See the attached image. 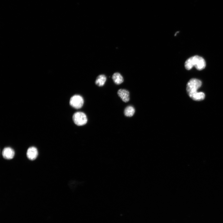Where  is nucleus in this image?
Wrapping results in <instances>:
<instances>
[{"mask_svg":"<svg viewBox=\"0 0 223 223\" xmlns=\"http://www.w3.org/2000/svg\"><path fill=\"white\" fill-rule=\"evenodd\" d=\"M202 83L200 80L196 79H191L187 85L186 90L189 96L196 101L203 100L205 95L202 92H198L197 90L201 87Z\"/></svg>","mask_w":223,"mask_h":223,"instance_id":"1","label":"nucleus"},{"mask_svg":"<svg viewBox=\"0 0 223 223\" xmlns=\"http://www.w3.org/2000/svg\"><path fill=\"white\" fill-rule=\"evenodd\" d=\"M184 66L186 69L188 70L191 69L194 66L197 69L201 70L205 68L206 62L202 58L195 55L186 61Z\"/></svg>","mask_w":223,"mask_h":223,"instance_id":"2","label":"nucleus"},{"mask_svg":"<svg viewBox=\"0 0 223 223\" xmlns=\"http://www.w3.org/2000/svg\"><path fill=\"white\" fill-rule=\"evenodd\" d=\"M73 120L74 123L78 126H83L87 122L86 115L83 112H78L73 114Z\"/></svg>","mask_w":223,"mask_h":223,"instance_id":"3","label":"nucleus"},{"mask_svg":"<svg viewBox=\"0 0 223 223\" xmlns=\"http://www.w3.org/2000/svg\"><path fill=\"white\" fill-rule=\"evenodd\" d=\"M84 103L83 98L79 95H75L72 96L69 101L70 106L76 109L81 108L83 105Z\"/></svg>","mask_w":223,"mask_h":223,"instance_id":"4","label":"nucleus"},{"mask_svg":"<svg viewBox=\"0 0 223 223\" xmlns=\"http://www.w3.org/2000/svg\"><path fill=\"white\" fill-rule=\"evenodd\" d=\"M38 152L35 147H31L27 150V155L28 158L30 160H35L38 157Z\"/></svg>","mask_w":223,"mask_h":223,"instance_id":"5","label":"nucleus"},{"mask_svg":"<svg viewBox=\"0 0 223 223\" xmlns=\"http://www.w3.org/2000/svg\"><path fill=\"white\" fill-rule=\"evenodd\" d=\"M119 97L124 102L126 103L129 101V92L125 89H120L117 92Z\"/></svg>","mask_w":223,"mask_h":223,"instance_id":"6","label":"nucleus"},{"mask_svg":"<svg viewBox=\"0 0 223 223\" xmlns=\"http://www.w3.org/2000/svg\"><path fill=\"white\" fill-rule=\"evenodd\" d=\"M3 158L6 159H12L15 155V152L10 147H6L4 149L2 153Z\"/></svg>","mask_w":223,"mask_h":223,"instance_id":"7","label":"nucleus"},{"mask_svg":"<svg viewBox=\"0 0 223 223\" xmlns=\"http://www.w3.org/2000/svg\"><path fill=\"white\" fill-rule=\"evenodd\" d=\"M112 79L115 84L119 85L124 81V79L121 74L118 72L115 73L112 76Z\"/></svg>","mask_w":223,"mask_h":223,"instance_id":"8","label":"nucleus"},{"mask_svg":"<svg viewBox=\"0 0 223 223\" xmlns=\"http://www.w3.org/2000/svg\"><path fill=\"white\" fill-rule=\"evenodd\" d=\"M135 112V108L132 106H128L126 107L124 110V114L127 117L133 116Z\"/></svg>","mask_w":223,"mask_h":223,"instance_id":"9","label":"nucleus"},{"mask_svg":"<svg viewBox=\"0 0 223 223\" xmlns=\"http://www.w3.org/2000/svg\"><path fill=\"white\" fill-rule=\"evenodd\" d=\"M107 80V78L104 74H101L97 78L95 81L96 84L99 87H102L104 85Z\"/></svg>","mask_w":223,"mask_h":223,"instance_id":"10","label":"nucleus"}]
</instances>
